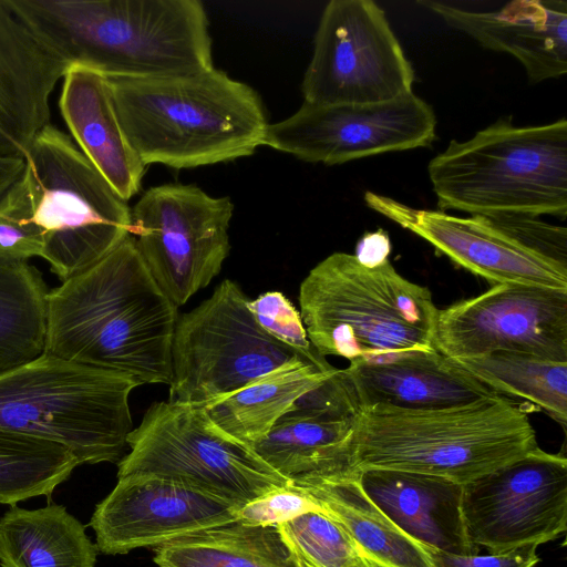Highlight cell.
I'll return each mask as SVG.
<instances>
[{"label":"cell","mask_w":567,"mask_h":567,"mask_svg":"<svg viewBox=\"0 0 567 567\" xmlns=\"http://www.w3.org/2000/svg\"><path fill=\"white\" fill-rule=\"evenodd\" d=\"M177 319V307L128 236L99 264L49 291L44 353L126 374L140 385H169Z\"/></svg>","instance_id":"6da1fadb"},{"label":"cell","mask_w":567,"mask_h":567,"mask_svg":"<svg viewBox=\"0 0 567 567\" xmlns=\"http://www.w3.org/2000/svg\"><path fill=\"white\" fill-rule=\"evenodd\" d=\"M70 64L106 75L164 76L214 68L198 0H7Z\"/></svg>","instance_id":"7a4b0ae2"},{"label":"cell","mask_w":567,"mask_h":567,"mask_svg":"<svg viewBox=\"0 0 567 567\" xmlns=\"http://www.w3.org/2000/svg\"><path fill=\"white\" fill-rule=\"evenodd\" d=\"M106 78L123 131L146 166L194 168L247 157L264 145L260 96L220 70Z\"/></svg>","instance_id":"3957f363"},{"label":"cell","mask_w":567,"mask_h":567,"mask_svg":"<svg viewBox=\"0 0 567 567\" xmlns=\"http://www.w3.org/2000/svg\"><path fill=\"white\" fill-rule=\"evenodd\" d=\"M528 410L498 394L471 404L411 411L357 409L351 472L386 468L465 484L536 449Z\"/></svg>","instance_id":"277c9868"},{"label":"cell","mask_w":567,"mask_h":567,"mask_svg":"<svg viewBox=\"0 0 567 567\" xmlns=\"http://www.w3.org/2000/svg\"><path fill=\"white\" fill-rule=\"evenodd\" d=\"M308 338L322 358L350 363L433 350L439 310L427 287L400 275L389 259L373 266L333 252L299 290Z\"/></svg>","instance_id":"5b68a950"},{"label":"cell","mask_w":567,"mask_h":567,"mask_svg":"<svg viewBox=\"0 0 567 567\" xmlns=\"http://www.w3.org/2000/svg\"><path fill=\"white\" fill-rule=\"evenodd\" d=\"M441 210L471 216L567 215V121L516 126L499 120L452 140L427 166Z\"/></svg>","instance_id":"8992f818"},{"label":"cell","mask_w":567,"mask_h":567,"mask_svg":"<svg viewBox=\"0 0 567 567\" xmlns=\"http://www.w3.org/2000/svg\"><path fill=\"white\" fill-rule=\"evenodd\" d=\"M131 377L43 353L0 375V429L65 446L80 464L118 463L133 430Z\"/></svg>","instance_id":"52a82bcc"},{"label":"cell","mask_w":567,"mask_h":567,"mask_svg":"<svg viewBox=\"0 0 567 567\" xmlns=\"http://www.w3.org/2000/svg\"><path fill=\"white\" fill-rule=\"evenodd\" d=\"M21 177L42 233L41 257L63 281L103 260L131 236V208L69 135L47 125Z\"/></svg>","instance_id":"ba28073f"},{"label":"cell","mask_w":567,"mask_h":567,"mask_svg":"<svg viewBox=\"0 0 567 567\" xmlns=\"http://www.w3.org/2000/svg\"><path fill=\"white\" fill-rule=\"evenodd\" d=\"M130 452L117 478L151 474L177 481L243 506L292 482L250 445L223 431L204 406L155 402L127 436Z\"/></svg>","instance_id":"9c48e42d"},{"label":"cell","mask_w":567,"mask_h":567,"mask_svg":"<svg viewBox=\"0 0 567 567\" xmlns=\"http://www.w3.org/2000/svg\"><path fill=\"white\" fill-rule=\"evenodd\" d=\"M248 301L238 284L225 279L208 299L178 317L168 402L206 406L305 358L266 333Z\"/></svg>","instance_id":"30bf717a"},{"label":"cell","mask_w":567,"mask_h":567,"mask_svg":"<svg viewBox=\"0 0 567 567\" xmlns=\"http://www.w3.org/2000/svg\"><path fill=\"white\" fill-rule=\"evenodd\" d=\"M230 197L195 185L147 189L131 208V236L161 290L178 308L219 272L230 249Z\"/></svg>","instance_id":"8fae6325"},{"label":"cell","mask_w":567,"mask_h":567,"mask_svg":"<svg viewBox=\"0 0 567 567\" xmlns=\"http://www.w3.org/2000/svg\"><path fill=\"white\" fill-rule=\"evenodd\" d=\"M413 82V66L374 1L327 3L301 84L303 102H386L412 93Z\"/></svg>","instance_id":"7c38bea8"},{"label":"cell","mask_w":567,"mask_h":567,"mask_svg":"<svg viewBox=\"0 0 567 567\" xmlns=\"http://www.w3.org/2000/svg\"><path fill=\"white\" fill-rule=\"evenodd\" d=\"M468 540L489 553L540 545L567 529V458L536 447L463 484Z\"/></svg>","instance_id":"4fadbf2b"},{"label":"cell","mask_w":567,"mask_h":567,"mask_svg":"<svg viewBox=\"0 0 567 567\" xmlns=\"http://www.w3.org/2000/svg\"><path fill=\"white\" fill-rule=\"evenodd\" d=\"M433 109L410 93L370 104L303 102L289 117L268 124L264 145L301 161L336 165L432 144Z\"/></svg>","instance_id":"5bb4252c"},{"label":"cell","mask_w":567,"mask_h":567,"mask_svg":"<svg viewBox=\"0 0 567 567\" xmlns=\"http://www.w3.org/2000/svg\"><path fill=\"white\" fill-rule=\"evenodd\" d=\"M434 348L452 360L515 352L567 362V290L495 285L439 310Z\"/></svg>","instance_id":"9a60e30c"},{"label":"cell","mask_w":567,"mask_h":567,"mask_svg":"<svg viewBox=\"0 0 567 567\" xmlns=\"http://www.w3.org/2000/svg\"><path fill=\"white\" fill-rule=\"evenodd\" d=\"M240 506L190 485L151 474L118 477L91 517L97 550L122 555L161 547L237 522Z\"/></svg>","instance_id":"2e32d148"},{"label":"cell","mask_w":567,"mask_h":567,"mask_svg":"<svg viewBox=\"0 0 567 567\" xmlns=\"http://www.w3.org/2000/svg\"><path fill=\"white\" fill-rule=\"evenodd\" d=\"M364 202L493 286L514 284L567 290V265L529 249L484 216L465 218L417 209L373 192H365Z\"/></svg>","instance_id":"e0dca14e"},{"label":"cell","mask_w":567,"mask_h":567,"mask_svg":"<svg viewBox=\"0 0 567 567\" xmlns=\"http://www.w3.org/2000/svg\"><path fill=\"white\" fill-rule=\"evenodd\" d=\"M355 408L338 369L301 396L266 436L250 446L290 481L351 474L349 444Z\"/></svg>","instance_id":"ac0fdd59"},{"label":"cell","mask_w":567,"mask_h":567,"mask_svg":"<svg viewBox=\"0 0 567 567\" xmlns=\"http://www.w3.org/2000/svg\"><path fill=\"white\" fill-rule=\"evenodd\" d=\"M70 66L0 0V157L24 158L50 123V96Z\"/></svg>","instance_id":"d6986e66"},{"label":"cell","mask_w":567,"mask_h":567,"mask_svg":"<svg viewBox=\"0 0 567 567\" xmlns=\"http://www.w3.org/2000/svg\"><path fill=\"white\" fill-rule=\"evenodd\" d=\"M341 379L357 409L424 411L455 408L498 395L437 350H415L350 363Z\"/></svg>","instance_id":"ffe728a7"},{"label":"cell","mask_w":567,"mask_h":567,"mask_svg":"<svg viewBox=\"0 0 567 567\" xmlns=\"http://www.w3.org/2000/svg\"><path fill=\"white\" fill-rule=\"evenodd\" d=\"M419 4L482 47L515 56L532 84L567 72L565 0H515L494 12L468 11L440 1Z\"/></svg>","instance_id":"44dd1931"},{"label":"cell","mask_w":567,"mask_h":567,"mask_svg":"<svg viewBox=\"0 0 567 567\" xmlns=\"http://www.w3.org/2000/svg\"><path fill=\"white\" fill-rule=\"evenodd\" d=\"M355 474L365 496L413 540L447 553L478 554L466 536L463 484L399 470L368 468Z\"/></svg>","instance_id":"7402d4cb"},{"label":"cell","mask_w":567,"mask_h":567,"mask_svg":"<svg viewBox=\"0 0 567 567\" xmlns=\"http://www.w3.org/2000/svg\"><path fill=\"white\" fill-rule=\"evenodd\" d=\"M59 100L61 115L81 152L125 202L141 188L146 165L120 123L105 74L70 64Z\"/></svg>","instance_id":"603a6c76"},{"label":"cell","mask_w":567,"mask_h":567,"mask_svg":"<svg viewBox=\"0 0 567 567\" xmlns=\"http://www.w3.org/2000/svg\"><path fill=\"white\" fill-rule=\"evenodd\" d=\"M291 482L340 524L368 556L391 567H432L423 545L403 533L365 496L355 472Z\"/></svg>","instance_id":"cb8c5ba5"},{"label":"cell","mask_w":567,"mask_h":567,"mask_svg":"<svg viewBox=\"0 0 567 567\" xmlns=\"http://www.w3.org/2000/svg\"><path fill=\"white\" fill-rule=\"evenodd\" d=\"M97 551L84 525L62 505H14L0 517L1 567H94Z\"/></svg>","instance_id":"d4e9b609"},{"label":"cell","mask_w":567,"mask_h":567,"mask_svg":"<svg viewBox=\"0 0 567 567\" xmlns=\"http://www.w3.org/2000/svg\"><path fill=\"white\" fill-rule=\"evenodd\" d=\"M302 357L276 368L238 391L204 406L226 433L248 445L268 434L296 402L332 377Z\"/></svg>","instance_id":"484cf974"},{"label":"cell","mask_w":567,"mask_h":567,"mask_svg":"<svg viewBox=\"0 0 567 567\" xmlns=\"http://www.w3.org/2000/svg\"><path fill=\"white\" fill-rule=\"evenodd\" d=\"M154 563L157 567H309L278 527L240 522L157 547Z\"/></svg>","instance_id":"4316f807"},{"label":"cell","mask_w":567,"mask_h":567,"mask_svg":"<svg viewBox=\"0 0 567 567\" xmlns=\"http://www.w3.org/2000/svg\"><path fill=\"white\" fill-rule=\"evenodd\" d=\"M48 293L35 267L0 259V375L44 353Z\"/></svg>","instance_id":"83f0119b"},{"label":"cell","mask_w":567,"mask_h":567,"mask_svg":"<svg viewBox=\"0 0 567 567\" xmlns=\"http://www.w3.org/2000/svg\"><path fill=\"white\" fill-rule=\"evenodd\" d=\"M454 361L493 391L524 399L566 430L567 362L515 352Z\"/></svg>","instance_id":"f1b7e54d"},{"label":"cell","mask_w":567,"mask_h":567,"mask_svg":"<svg viewBox=\"0 0 567 567\" xmlns=\"http://www.w3.org/2000/svg\"><path fill=\"white\" fill-rule=\"evenodd\" d=\"M79 465L59 443L0 429V503L50 496Z\"/></svg>","instance_id":"f546056e"},{"label":"cell","mask_w":567,"mask_h":567,"mask_svg":"<svg viewBox=\"0 0 567 567\" xmlns=\"http://www.w3.org/2000/svg\"><path fill=\"white\" fill-rule=\"evenodd\" d=\"M309 567H352L358 546L324 512H309L277 526Z\"/></svg>","instance_id":"4dcf8cb0"},{"label":"cell","mask_w":567,"mask_h":567,"mask_svg":"<svg viewBox=\"0 0 567 567\" xmlns=\"http://www.w3.org/2000/svg\"><path fill=\"white\" fill-rule=\"evenodd\" d=\"M42 233L34 223L27 186L19 179L0 198V259L27 261L40 256Z\"/></svg>","instance_id":"1f68e13d"},{"label":"cell","mask_w":567,"mask_h":567,"mask_svg":"<svg viewBox=\"0 0 567 567\" xmlns=\"http://www.w3.org/2000/svg\"><path fill=\"white\" fill-rule=\"evenodd\" d=\"M258 326L270 337L290 347L308 361L320 369L328 370L332 365L313 349L300 311L280 291H267L248 301Z\"/></svg>","instance_id":"d6a6232c"},{"label":"cell","mask_w":567,"mask_h":567,"mask_svg":"<svg viewBox=\"0 0 567 567\" xmlns=\"http://www.w3.org/2000/svg\"><path fill=\"white\" fill-rule=\"evenodd\" d=\"M309 512H324L306 492L290 486L269 492L237 511V522L252 526H274Z\"/></svg>","instance_id":"836d02e7"},{"label":"cell","mask_w":567,"mask_h":567,"mask_svg":"<svg viewBox=\"0 0 567 567\" xmlns=\"http://www.w3.org/2000/svg\"><path fill=\"white\" fill-rule=\"evenodd\" d=\"M529 249L567 265V229L525 215L484 216Z\"/></svg>","instance_id":"e575fe53"},{"label":"cell","mask_w":567,"mask_h":567,"mask_svg":"<svg viewBox=\"0 0 567 567\" xmlns=\"http://www.w3.org/2000/svg\"><path fill=\"white\" fill-rule=\"evenodd\" d=\"M432 567H535L540 558L538 545H525L488 555H462L423 546Z\"/></svg>","instance_id":"d590c367"},{"label":"cell","mask_w":567,"mask_h":567,"mask_svg":"<svg viewBox=\"0 0 567 567\" xmlns=\"http://www.w3.org/2000/svg\"><path fill=\"white\" fill-rule=\"evenodd\" d=\"M391 251V244L388 234L378 229L374 233H367L358 243L354 256L363 264L373 266L386 259Z\"/></svg>","instance_id":"8d00e7d4"},{"label":"cell","mask_w":567,"mask_h":567,"mask_svg":"<svg viewBox=\"0 0 567 567\" xmlns=\"http://www.w3.org/2000/svg\"><path fill=\"white\" fill-rule=\"evenodd\" d=\"M23 168L22 157H0V198L19 179Z\"/></svg>","instance_id":"74e56055"},{"label":"cell","mask_w":567,"mask_h":567,"mask_svg":"<svg viewBox=\"0 0 567 567\" xmlns=\"http://www.w3.org/2000/svg\"><path fill=\"white\" fill-rule=\"evenodd\" d=\"M359 549V548H358ZM352 567H391L381 561L373 559L364 554L361 549L358 551V557Z\"/></svg>","instance_id":"f35d334b"}]
</instances>
